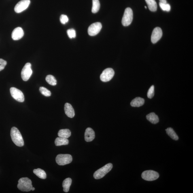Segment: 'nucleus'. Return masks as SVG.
Instances as JSON below:
<instances>
[{
  "mask_svg": "<svg viewBox=\"0 0 193 193\" xmlns=\"http://www.w3.org/2000/svg\"><path fill=\"white\" fill-rule=\"evenodd\" d=\"M64 111L65 114L69 118H72L75 116L74 109L70 104L66 103L64 105Z\"/></svg>",
  "mask_w": 193,
  "mask_h": 193,
  "instance_id": "2eb2a0df",
  "label": "nucleus"
},
{
  "mask_svg": "<svg viewBox=\"0 0 193 193\" xmlns=\"http://www.w3.org/2000/svg\"><path fill=\"white\" fill-rule=\"evenodd\" d=\"M33 172L39 178L42 179H45L46 178V173L44 170L41 168H37V169L34 170Z\"/></svg>",
  "mask_w": 193,
  "mask_h": 193,
  "instance_id": "4be33fe9",
  "label": "nucleus"
},
{
  "mask_svg": "<svg viewBox=\"0 0 193 193\" xmlns=\"http://www.w3.org/2000/svg\"><path fill=\"white\" fill-rule=\"evenodd\" d=\"M113 168L112 164L111 163L108 164L103 167L100 168L94 173L93 177L96 179H100L103 178L107 173L111 171Z\"/></svg>",
  "mask_w": 193,
  "mask_h": 193,
  "instance_id": "7ed1b4c3",
  "label": "nucleus"
},
{
  "mask_svg": "<svg viewBox=\"0 0 193 193\" xmlns=\"http://www.w3.org/2000/svg\"><path fill=\"white\" fill-rule=\"evenodd\" d=\"M160 6L163 11L169 12L171 10V6L168 4H162L159 3Z\"/></svg>",
  "mask_w": 193,
  "mask_h": 193,
  "instance_id": "bb28decb",
  "label": "nucleus"
},
{
  "mask_svg": "<svg viewBox=\"0 0 193 193\" xmlns=\"http://www.w3.org/2000/svg\"><path fill=\"white\" fill-rule=\"evenodd\" d=\"M149 10L155 12L157 10V4L155 0H145Z\"/></svg>",
  "mask_w": 193,
  "mask_h": 193,
  "instance_id": "aec40b11",
  "label": "nucleus"
},
{
  "mask_svg": "<svg viewBox=\"0 0 193 193\" xmlns=\"http://www.w3.org/2000/svg\"><path fill=\"white\" fill-rule=\"evenodd\" d=\"M166 133L171 139L177 141L179 139L178 136L172 128H168L166 130Z\"/></svg>",
  "mask_w": 193,
  "mask_h": 193,
  "instance_id": "5701e85b",
  "label": "nucleus"
},
{
  "mask_svg": "<svg viewBox=\"0 0 193 193\" xmlns=\"http://www.w3.org/2000/svg\"><path fill=\"white\" fill-rule=\"evenodd\" d=\"M162 32L161 29L160 27L155 28L153 30L151 35V40L153 43H156L162 37Z\"/></svg>",
  "mask_w": 193,
  "mask_h": 193,
  "instance_id": "f8f14e48",
  "label": "nucleus"
},
{
  "mask_svg": "<svg viewBox=\"0 0 193 193\" xmlns=\"http://www.w3.org/2000/svg\"><path fill=\"white\" fill-rule=\"evenodd\" d=\"M32 72L31 64L29 63H26L23 68L21 72V77L23 80L25 81L28 80L31 77Z\"/></svg>",
  "mask_w": 193,
  "mask_h": 193,
  "instance_id": "6e6552de",
  "label": "nucleus"
},
{
  "mask_svg": "<svg viewBox=\"0 0 193 193\" xmlns=\"http://www.w3.org/2000/svg\"><path fill=\"white\" fill-rule=\"evenodd\" d=\"M147 120L153 124H156L159 121L158 117L154 113H151L146 116Z\"/></svg>",
  "mask_w": 193,
  "mask_h": 193,
  "instance_id": "f3484780",
  "label": "nucleus"
},
{
  "mask_svg": "<svg viewBox=\"0 0 193 193\" xmlns=\"http://www.w3.org/2000/svg\"><path fill=\"white\" fill-rule=\"evenodd\" d=\"M72 179L70 178L64 179L62 183V186L64 192H68L69 190L70 187L72 184Z\"/></svg>",
  "mask_w": 193,
  "mask_h": 193,
  "instance_id": "412c9836",
  "label": "nucleus"
},
{
  "mask_svg": "<svg viewBox=\"0 0 193 193\" xmlns=\"http://www.w3.org/2000/svg\"><path fill=\"white\" fill-rule=\"evenodd\" d=\"M18 188L22 191L29 192L32 190L33 186L31 179L27 177L20 179L18 181Z\"/></svg>",
  "mask_w": 193,
  "mask_h": 193,
  "instance_id": "f03ea898",
  "label": "nucleus"
},
{
  "mask_svg": "<svg viewBox=\"0 0 193 193\" xmlns=\"http://www.w3.org/2000/svg\"><path fill=\"white\" fill-rule=\"evenodd\" d=\"M133 13L132 9L130 8H127L124 11L122 23L124 26H129L133 20Z\"/></svg>",
  "mask_w": 193,
  "mask_h": 193,
  "instance_id": "20e7f679",
  "label": "nucleus"
},
{
  "mask_svg": "<svg viewBox=\"0 0 193 193\" xmlns=\"http://www.w3.org/2000/svg\"><path fill=\"white\" fill-rule=\"evenodd\" d=\"M67 33L70 38H75L76 37V32L74 29H71L68 30Z\"/></svg>",
  "mask_w": 193,
  "mask_h": 193,
  "instance_id": "cd10ccee",
  "label": "nucleus"
},
{
  "mask_svg": "<svg viewBox=\"0 0 193 193\" xmlns=\"http://www.w3.org/2000/svg\"><path fill=\"white\" fill-rule=\"evenodd\" d=\"M145 8L146 9H147V7L146 6H145Z\"/></svg>",
  "mask_w": 193,
  "mask_h": 193,
  "instance_id": "72a5a7b5",
  "label": "nucleus"
},
{
  "mask_svg": "<svg viewBox=\"0 0 193 193\" xmlns=\"http://www.w3.org/2000/svg\"><path fill=\"white\" fill-rule=\"evenodd\" d=\"M45 80L48 84L52 85V86H56L57 84V81L56 79L53 75H47L45 78Z\"/></svg>",
  "mask_w": 193,
  "mask_h": 193,
  "instance_id": "393cba45",
  "label": "nucleus"
},
{
  "mask_svg": "<svg viewBox=\"0 0 193 193\" xmlns=\"http://www.w3.org/2000/svg\"><path fill=\"white\" fill-rule=\"evenodd\" d=\"M69 141L66 138L59 137L57 138L55 141V144L56 146H61L69 144Z\"/></svg>",
  "mask_w": 193,
  "mask_h": 193,
  "instance_id": "a211bd4d",
  "label": "nucleus"
},
{
  "mask_svg": "<svg viewBox=\"0 0 193 193\" xmlns=\"http://www.w3.org/2000/svg\"><path fill=\"white\" fill-rule=\"evenodd\" d=\"M56 160L58 165L64 166L71 163L72 157L69 154H59L57 156Z\"/></svg>",
  "mask_w": 193,
  "mask_h": 193,
  "instance_id": "39448f33",
  "label": "nucleus"
},
{
  "mask_svg": "<svg viewBox=\"0 0 193 193\" xmlns=\"http://www.w3.org/2000/svg\"><path fill=\"white\" fill-rule=\"evenodd\" d=\"M7 64V62L5 60L0 58V71L4 69L5 66Z\"/></svg>",
  "mask_w": 193,
  "mask_h": 193,
  "instance_id": "7c9ffc66",
  "label": "nucleus"
},
{
  "mask_svg": "<svg viewBox=\"0 0 193 193\" xmlns=\"http://www.w3.org/2000/svg\"><path fill=\"white\" fill-rule=\"evenodd\" d=\"M30 0H22L17 4L14 8L15 12L20 13L28 8L30 4Z\"/></svg>",
  "mask_w": 193,
  "mask_h": 193,
  "instance_id": "9b49d317",
  "label": "nucleus"
},
{
  "mask_svg": "<svg viewBox=\"0 0 193 193\" xmlns=\"http://www.w3.org/2000/svg\"><path fill=\"white\" fill-rule=\"evenodd\" d=\"M100 4L99 0H92V12L96 13L100 10Z\"/></svg>",
  "mask_w": 193,
  "mask_h": 193,
  "instance_id": "b1692460",
  "label": "nucleus"
},
{
  "mask_svg": "<svg viewBox=\"0 0 193 193\" xmlns=\"http://www.w3.org/2000/svg\"><path fill=\"white\" fill-rule=\"evenodd\" d=\"M141 176L142 178L145 180L153 181L158 178L159 174L157 172L153 170H147L143 172Z\"/></svg>",
  "mask_w": 193,
  "mask_h": 193,
  "instance_id": "423d86ee",
  "label": "nucleus"
},
{
  "mask_svg": "<svg viewBox=\"0 0 193 193\" xmlns=\"http://www.w3.org/2000/svg\"><path fill=\"white\" fill-rule=\"evenodd\" d=\"M145 103V100L143 98L137 97L134 99L130 103V105L133 107H139Z\"/></svg>",
  "mask_w": 193,
  "mask_h": 193,
  "instance_id": "dca6fc26",
  "label": "nucleus"
},
{
  "mask_svg": "<svg viewBox=\"0 0 193 193\" xmlns=\"http://www.w3.org/2000/svg\"><path fill=\"white\" fill-rule=\"evenodd\" d=\"M115 72L111 68H107L104 70L100 75V79L103 82H107L113 78Z\"/></svg>",
  "mask_w": 193,
  "mask_h": 193,
  "instance_id": "0eeeda50",
  "label": "nucleus"
},
{
  "mask_svg": "<svg viewBox=\"0 0 193 193\" xmlns=\"http://www.w3.org/2000/svg\"><path fill=\"white\" fill-rule=\"evenodd\" d=\"M24 31L22 28L17 27L13 30L12 34V37L14 40H18L22 38L24 35Z\"/></svg>",
  "mask_w": 193,
  "mask_h": 193,
  "instance_id": "ddd939ff",
  "label": "nucleus"
},
{
  "mask_svg": "<svg viewBox=\"0 0 193 193\" xmlns=\"http://www.w3.org/2000/svg\"><path fill=\"white\" fill-rule=\"evenodd\" d=\"M71 133L70 130L68 129L60 130L58 132L59 137L68 139L70 137Z\"/></svg>",
  "mask_w": 193,
  "mask_h": 193,
  "instance_id": "6ab92c4d",
  "label": "nucleus"
},
{
  "mask_svg": "<svg viewBox=\"0 0 193 193\" xmlns=\"http://www.w3.org/2000/svg\"><path fill=\"white\" fill-rule=\"evenodd\" d=\"M60 20L62 24H64L69 21V19L66 15H62L60 17Z\"/></svg>",
  "mask_w": 193,
  "mask_h": 193,
  "instance_id": "c756f323",
  "label": "nucleus"
},
{
  "mask_svg": "<svg viewBox=\"0 0 193 193\" xmlns=\"http://www.w3.org/2000/svg\"><path fill=\"white\" fill-rule=\"evenodd\" d=\"M10 90L11 96L17 101L20 103H23L24 101V94L21 91L15 87H11Z\"/></svg>",
  "mask_w": 193,
  "mask_h": 193,
  "instance_id": "1a4fd4ad",
  "label": "nucleus"
},
{
  "mask_svg": "<svg viewBox=\"0 0 193 193\" xmlns=\"http://www.w3.org/2000/svg\"><path fill=\"white\" fill-rule=\"evenodd\" d=\"M102 25L100 22H96L90 26L88 29V32L90 36H95L99 33L102 29Z\"/></svg>",
  "mask_w": 193,
  "mask_h": 193,
  "instance_id": "9d476101",
  "label": "nucleus"
},
{
  "mask_svg": "<svg viewBox=\"0 0 193 193\" xmlns=\"http://www.w3.org/2000/svg\"><path fill=\"white\" fill-rule=\"evenodd\" d=\"M35 190V188H34V187H32V191H34Z\"/></svg>",
  "mask_w": 193,
  "mask_h": 193,
  "instance_id": "473e14b6",
  "label": "nucleus"
},
{
  "mask_svg": "<svg viewBox=\"0 0 193 193\" xmlns=\"http://www.w3.org/2000/svg\"><path fill=\"white\" fill-rule=\"evenodd\" d=\"M39 91L41 94L46 96H50L51 95V93L44 87H41L39 88Z\"/></svg>",
  "mask_w": 193,
  "mask_h": 193,
  "instance_id": "a878e982",
  "label": "nucleus"
},
{
  "mask_svg": "<svg viewBox=\"0 0 193 193\" xmlns=\"http://www.w3.org/2000/svg\"><path fill=\"white\" fill-rule=\"evenodd\" d=\"M11 136L13 142L17 146L22 147L24 145V141L21 134L17 128L13 127L11 130Z\"/></svg>",
  "mask_w": 193,
  "mask_h": 193,
  "instance_id": "f257e3e1",
  "label": "nucleus"
},
{
  "mask_svg": "<svg viewBox=\"0 0 193 193\" xmlns=\"http://www.w3.org/2000/svg\"><path fill=\"white\" fill-rule=\"evenodd\" d=\"M160 3L162 4H166L167 3V1L166 0H159Z\"/></svg>",
  "mask_w": 193,
  "mask_h": 193,
  "instance_id": "2f4dec72",
  "label": "nucleus"
},
{
  "mask_svg": "<svg viewBox=\"0 0 193 193\" xmlns=\"http://www.w3.org/2000/svg\"><path fill=\"white\" fill-rule=\"evenodd\" d=\"M147 96L150 99L152 98L154 95V86H151L149 88L148 93H147Z\"/></svg>",
  "mask_w": 193,
  "mask_h": 193,
  "instance_id": "c85d7f7f",
  "label": "nucleus"
},
{
  "mask_svg": "<svg viewBox=\"0 0 193 193\" xmlns=\"http://www.w3.org/2000/svg\"><path fill=\"white\" fill-rule=\"evenodd\" d=\"M95 137V132L92 128L88 127L87 128L84 133L85 141L87 142L92 141Z\"/></svg>",
  "mask_w": 193,
  "mask_h": 193,
  "instance_id": "4468645a",
  "label": "nucleus"
}]
</instances>
